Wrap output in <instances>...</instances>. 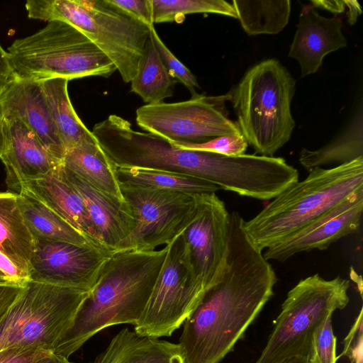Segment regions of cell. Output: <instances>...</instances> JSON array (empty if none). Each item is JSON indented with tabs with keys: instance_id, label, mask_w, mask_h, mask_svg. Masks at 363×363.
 Returning a JSON list of instances; mask_svg holds the SVG:
<instances>
[{
	"instance_id": "d6a6232c",
	"label": "cell",
	"mask_w": 363,
	"mask_h": 363,
	"mask_svg": "<svg viewBox=\"0 0 363 363\" xmlns=\"http://www.w3.org/2000/svg\"><path fill=\"white\" fill-rule=\"evenodd\" d=\"M108 1L148 28L154 26L151 0H108Z\"/></svg>"
},
{
	"instance_id": "f6af8a7d",
	"label": "cell",
	"mask_w": 363,
	"mask_h": 363,
	"mask_svg": "<svg viewBox=\"0 0 363 363\" xmlns=\"http://www.w3.org/2000/svg\"><path fill=\"white\" fill-rule=\"evenodd\" d=\"M6 84H7L6 82H4L0 80V93L1 92L3 89L5 87Z\"/></svg>"
},
{
	"instance_id": "6da1fadb",
	"label": "cell",
	"mask_w": 363,
	"mask_h": 363,
	"mask_svg": "<svg viewBox=\"0 0 363 363\" xmlns=\"http://www.w3.org/2000/svg\"><path fill=\"white\" fill-rule=\"evenodd\" d=\"M244 219L230 213L226 262L183 325L179 342L184 363H219L241 339L274 294L276 273L247 239Z\"/></svg>"
},
{
	"instance_id": "836d02e7",
	"label": "cell",
	"mask_w": 363,
	"mask_h": 363,
	"mask_svg": "<svg viewBox=\"0 0 363 363\" xmlns=\"http://www.w3.org/2000/svg\"><path fill=\"white\" fill-rule=\"evenodd\" d=\"M343 355L351 363H362V308L344 340V350L340 357Z\"/></svg>"
},
{
	"instance_id": "ee69618b",
	"label": "cell",
	"mask_w": 363,
	"mask_h": 363,
	"mask_svg": "<svg viewBox=\"0 0 363 363\" xmlns=\"http://www.w3.org/2000/svg\"><path fill=\"white\" fill-rule=\"evenodd\" d=\"M0 284H16L0 271Z\"/></svg>"
},
{
	"instance_id": "3957f363",
	"label": "cell",
	"mask_w": 363,
	"mask_h": 363,
	"mask_svg": "<svg viewBox=\"0 0 363 363\" xmlns=\"http://www.w3.org/2000/svg\"><path fill=\"white\" fill-rule=\"evenodd\" d=\"M363 189V157L330 169L316 167L244 220L249 241L262 251L301 229L355 191Z\"/></svg>"
},
{
	"instance_id": "f546056e",
	"label": "cell",
	"mask_w": 363,
	"mask_h": 363,
	"mask_svg": "<svg viewBox=\"0 0 363 363\" xmlns=\"http://www.w3.org/2000/svg\"><path fill=\"white\" fill-rule=\"evenodd\" d=\"M150 38L164 67L176 81L184 85L191 96L196 95V88H200L194 74L169 50L158 35L155 27L150 28Z\"/></svg>"
},
{
	"instance_id": "7c38bea8",
	"label": "cell",
	"mask_w": 363,
	"mask_h": 363,
	"mask_svg": "<svg viewBox=\"0 0 363 363\" xmlns=\"http://www.w3.org/2000/svg\"><path fill=\"white\" fill-rule=\"evenodd\" d=\"M113 253L92 245L35 239L29 280L90 292Z\"/></svg>"
},
{
	"instance_id": "d4e9b609",
	"label": "cell",
	"mask_w": 363,
	"mask_h": 363,
	"mask_svg": "<svg viewBox=\"0 0 363 363\" xmlns=\"http://www.w3.org/2000/svg\"><path fill=\"white\" fill-rule=\"evenodd\" d=\"M359 109L347 126L337 137L317 150L303 148L299 163L308 172L333 163L342 164L363 157V111Z\"/></svg>"
},
{
	"instance_id": "484cf974",
	"label": "cell",
	"mask_w": 363,
	"mask_h": 363,
	"mask_svg": "<svg viewBox=\"0 0 363 363\" xmlns=\"http://www.w3.org/2000/svg\"><path fill=\"white\" fill-rule=\"evenodd\" d=\"M119 182L143 187L189 194L216 193L220 189L206 180L172 171L140 167H115Z\"/></svg>"
},
{
	"instance_id": "8992f818",
	"label": "cell",
	"mask_w": 363,
	"mask_h": 363,
	"mask_svg": "<svg viewBox=\"0 0 363 363\" xmlns=\"http://www.w3.org/2000/svg\"><path fill=\"white\" fill-rule=\"evenodd\" d=\"M8 53L16 76L36 82L108 77L116 70L85 35L60 21H48L33 34L16 39L8 48Z\"/></svg>"
},
{
	"instance_id": "7a4b0ae2",
	"label": "cell",
	"mask_w": 363,
	"mask_h": 363,
	"mask_svg": "<svg viewBox=\"0 0 363 363\" xmlns=\"http://www.w3.org/2000/svg\"><path fill=\"white\" fill-rule=\"evenodd\" d=\"M168 246L150 252L117 251L52 353L69 357L103 329L138 323L164 261Z\"/></svg>"
},
{
	"instance_id": "603a6c76",
	"label": "cell",
	"mask_w": 363,
	"mask_h": 363,
	"mask_svg": "<svg viewBox=\"0 0 363 363\" xmlns=\"http://www.w3.org/2000/svg\"><path fill=\"white\" fill-rule=\"evenodd\" d=\"M40 82L65 152L84 143H98L72 105L68 80L55 78Z\"/></svg>"
},
{
	"instance_id": "5b68a950",
	"label": "cell",
	"mask_w": 363,
	"mask_h": 363,
	"mask_svg": "<svg viewBox=\"0 0 363 363\" xmlns=\"http://www.w3.org/2000/svg\"><path fill=\"white\" fill-rule=\"evenodd\" d=\"M25 6L29 18L60 21L81 31L114 64L125 83L135 76L150 28L108 0H29Z\"/></svg>"
},
{
	"instance_id": "7bdbcfd3",
	"label": "cell",
	"mask_w": 363,
	"mask_h": 363,
	"mask_svg": "<svg viewBox=\"0 0 363 363\" xmlns=\"http://www.w3.org/2000/svg\"><path fill=\"white\" fill-rule=\"evenodd\" d=\"M2 114L0 109V158L3 150V137H2Z\"/></svg>"
},
{
	"instance_id": "30bf717a",
	"label": "cell",
	"mask_w": 363,
	"mask_h": 363,
	"mask_svg": "<svg viewBox=\"0 0 363 363\" xmlns=\"http://www.w3.org/2000/svg\"><path fill=\"white\" fill-rule=\"evenodd\" d=\"M230 91L216 96L197 94L187 101L145 104L136 111V123L147 133L172 145L200 144L216 138L240 135L228 117Z\"/></svg>"
},
{
	"instance_id": "277c9868",
	"label": "cell",
	"mask_w": 363,
	"mask_h": 363,
	"mask_svg": "<svg viewBox=\"0 0 363 363\" xmlns=\"http://www.w3.org/2000/svg\"><path fill=\"white\" fill-rule=\"evenodd\" d=\"M296 81L276 59L250 67L232 88L230 101L241 134L255 154L274 157L295 128L291 104Z\"/></svg>"
},
{
	"instance_id": "60d3db41",
	"label": "cell",
	"mask_w": 363,
	"mask_h": 363,
	"mask_svg": "<svg viewBox=\"0 0 363 363\" xmlns=\"http://www.w3.org/2000/svg\"><path fill=\"white\" fill-rule=\"evenodd\" d=\"M35 363H73L65 357L51 353L50 354L43 357Z\"/></svg>"
},
{
	"instance_id": "8d00e7d4",
	"label": "cell",
	"mask_w": 363,
	"mask_h": 363,
	"mask_svg": "<svg viewBox=\"0 0 363 363\" xmlns=\"http://www.w3.org/2000/svg\"><path fill=\"white\" fill-rule=\"evenodd\" d=\"M24 286L18 284H0V319L16 301Z\"/></svg>"
},
{
	"instance_id": "e575fe53",
	"label": "cell",
	"mask_w": 363,
	"mask_h": 363,
	"mask_svg": "<svg viewBox=\"0 0 363 363\" xmlns=\"http://www.w3.org/2000/svg\"><path fill=\"white\" fill-rule=\"evenodd\" d=\"M52 352L33 347H11L0 350V363H35Z\"/></svg>"
},
{
	"instance_id": "cb8c5ba5",
	"label": "cell",
	"mask_w": 363,
	"mask_h": 363,
	"mask_svg": "<svg viewBox=\"0 0 363 363\" xmlns=\"http://www.w3.org/2000/svg\"><path fill=\"white\" fill-rule=\"evenodd\" d=\"M17 203L33 240L95 246L60 215L30 195L17 194Z\"/></svg>"
},
{
	"instance_id": "ab89813d",
	"label": "cell",
	"mask_w": 363,
	"mask_h": 363,
	"mask_svg": "<svg viewBox=\"0 0 363 363\" xmlns=\"http://www.w3.org/2000/svg\"><path fill=\"white\" fill-rule=\"evenodd\" d=\"M345 5L348 9L347 13L348 18V22L350 25H353L356 23L358 16L362 13V9L359 4L357 1H348L345 0Z\"/></svg>"
},
{
	"instance_id": "4316f807",
	"label": "cell",
	"mask_w": 363,
	"mask_h": 363,
	"mask_svg": "<svg viewBox=\"0 0 363 363\" xmlns=\"http://www.w3.org/2000/svg\"><path fill=\"white\" fill-rule=\"evenodd\" d=\"M232 5L242 28L250 35L279 33L291 13L289 0H233Z\"/></svg>"
},
{
	"instance_id": "74e56055",
	"label": "cell",
	"mask_w": 363,
	"mask_h": 363,
	"mask_svg": "<svg viewBox=\"0 0 363 363\" xmlns=\"http://www.w3.org/2000/svg\"><path fill=\"white\" fill-rule=\"evenodd\" d=\"M16 77L12 68L8 52L0 45V80L9 82Z\"/></svg>"
},
{
	"instance_id": "7402d4cb",
	"label": "cell",
	"mask_w": 363,
	"mask_h": 363,
	"mask_svg": "<svg viewBox=\"0 0 363 363\" xmlns=\"http://www.w3.org/2000/svg\"><path fill=\"white\" fill-rule=\"evenodd\" d=\"M62 164L101 192L125 201L115 166L98 143H84L65 152Z\"/></svg>"
},
{
	"instance_id": "9a60e30c",
	"label": "cell",
	"mask_w": 363,
	"mask_h": 363,
	"mask_svg": "<svg viewBox=\"0 0 363 363\" xmlns=\"http://www.w3.org/2000/svg\"><path fill=\"white\" fill-rule=\"evenodd\" d=\"M3 117L18 118L37 137L46 150L62 163L65 149L52 120L40 82L18 78L0 93Z\"/></svg>"
},
{
	"instance_id": "83f0119b",
	"label": "cell",
	"mask_w": 363,
	"mask_h": 363,
	"mask_svg": "<svg viewBox=\"0 0 363 363\" xmlns=\"http://www.w3.org/2000/svg\"><path fill=\"white\" fill-rule=\"evenodd\" d=\"M130 82L131 91L140 96L147 104L163 102L174 94L177 81L164 67L150 36L138 72Z\"/></svg>"
},
{
	"instance_id": "ba28073f",
	"label": "cell",
	"mask_w": 363,
	"mask_h": 363,
	"mask_svg": "<svg viewBox=\"0 0 363 363\" xmlns=\"http://www.w3.org/2000/svg\"><path fill=\"white\" fill-rule=\"evenodd\" d=\"M89 293L28 281L0 319V350L33 347L52 352Z\"/></svg>"
},
{
	"instance_id": "b9f144b4",
	"label": "cell",
	"mask_w": 363,
	"mask_h": 363,
	"mask_svg": "<svg viewBox=\"0 0 363 363\" xmlns=\"http://www.w3.org/2000/svg\"><path fill=\"white\" fill-rule=\"evenodd\" d=\"M279 363H310L309 358L295 356L286 358Z\"/></svg>"
},
{
	"instance_id": "ffe728a7",
	"label": "cell",
	"mask_w": 363,
	"mask_h": 363,
	"mask_svg": "<svg viewBox=\"0 0 363 363\" xmlns=\"http://www.w3.org/2000/svg\"><path fill=\"white\" fill-rule=\"evenodd\" d=\"M89 363H184L179 344L142 336L128 328L119 331L106 349Z\"/></svg>"
},
{
	"instance_id": "ac0fdd59",
	"label": "cell",
	"mask_w": 363,
	"mask_h": 363,
	"mask_svg": "<svg viewBox=\"0 0 363 363\" xmlns=\"http://www.w3.org/2000/svg\"><path fill=\"white\" fill-rule=\"evenodd\" d=\"M59 171L80 196L103 244L115 252L134 227L129 204L126 201H121L96 189L62 163L59 166Z\"/></svg>"
},
{
	"instance_id": "1f68e13d",
	"label": "cell",
	"mask_w": 363,
	"mask_h": 363,
	"mask_svg": "<svg viewBox=\"0 0 363 363\" xmlns=\"http://www.w3.org/2000/svg\"><path fill=\"white\" fill-rule=\"evenodd\" d=\"M174 145L184 150L208 152L227 156H236L245 154L248 143L244 136L240 134L220 136L200 144Z\"/></svg>"
},
{
	"instance_id": "f35d334b",
	"label": "cell",
	"mask_w": 363,
	"mask_h": 363,
	"mask_svg": "<svg viewBox=\"0 0 363 363\" xmlns=\"http://www.w3.org/2000/svg\"><path fill=\"white\" fill-rule=\"evenodd\" d=\"M311 5L314 8L325 9L334 13H342L345 9L344 1L340 0L311 1Z\"/></svg>"
},
{
	"instance_id": "9c48e42d",
	"label": "cell",
	"mask_w": 363,
	"mask_h": 363,
	"mask_svg": "<svg viewBox=\"0 0 363 363\" xmlns=\"http://www.w3.org/2000/svg\"><path fill=\"white\" fill-rule=\"evenodd\" d=\"M167 246L147 306L134 326V331L142 336H171L184 323L205 291L194 272L182 233Z\"/></svg>"
},
{
	"instance_id": "4dcf8cb0",
	"label": "cell",
	"mask_w": 363,
	"mask_h": 363,
	"mask_svg": "<svg viewBox=\"0 0 363 363\" xmlns=\"http://www.w3.org/2000/svg\"><path fill=\"white\" fill-rule=\"evenodd\" d=\"M336 341L329 316L313 334L310 363H336Z\"/></svg>"
},
{
	"instance_id": "44dd1931",
	"label": "cell",
	"mask_w": 363,
	"mask_h": 363,
	"mask_svg": "<svg viewBox=\"0 0 363 363\" xmlns=\"http://www.w3.org/2000/svg\"><path fill=\"white\" fill-rule=\"evenodd\" d=\"M34 240L17 203V194L0 191V252L28 277Z\"/></svg>"
},
{
	"instance_id": "52a82bcc",
	"label": "cell",
	"mask_w": 363,
	"mask_h": 363,
	"mask_svg": "<svg viewBox=\"0 0 363 363\" xmlns=\"http://www.w3.org/2000/svg\"><path fill=\"white\" fill-rule=\"evenodd\" d=\"M350 281L318 274L300 280L287 294L267 345L255 363H279L295 356L309 358L313 337L336 310L350 301Z\"/></svg>"
},
{
	"instance_id": "e0dca14e",
	"label": "cell",
	"mask_w": 363,
	"mask_h": 363,
	"mask_svg": "<svg viewBox=\"0 0 363 363\" xmlns=\"http://www.w3.org/2000/svg\"><path fill=\"white\" fill-rule=\"evenodd\" d=\"M340 18H326L311 5L304 6L291 44L289 57L298 61L301 77L315 74L329 53L347 46Z\"/></svg>"
},
{
	"instance_id": "5bb4252c",
	"label": "cell",
	"mask_w": 363,
	"mask_h": 363,
	"mask_svg": "<svg viewBox=\"0 0 363 363\" xmlns=\"http://www.w3.org/2000/svg\"><path fill=\"white\" fill-rule=\"evenodd\" d=\"M362 211L363 189H360L267 248L263 256L268 261L284 262L301 252L325 250L338 240L358 231Z\"/></svg>"
},
{
	"instance_id": "f1b7e54d",
	"label": "cell",
	"mask_w": 363,
	"mask_h": 363,
	"mask_svg": "<svg viewBox=\"0 0 363 363\" xmlns=\"http://www.w3.org/2000/svg\"><path fill=\"white\" fill-rule=\"evenodd\" d=\"M154 23H182L191 13H212L237 18L232 4L224 0H151Z\"/></svg>"
},
{
	"instance_id": "d590c367",
	"label": "cell",
	"mask_w": 363,
	"mask_h": 363,
	"mask_svg": "<svg viewBox=\"0 0 363 363\" xmlns=\"http://www.w3.org/2000/svg\"><path fill=\"white\" fill-rule=\"evenodd\" d=\"M0 271L13 283L24 286L29 280L28 275L17 267L0 252Z\"/></svg>"
},
{
	"instance_id": "d6986e66",
	"label": "cell",
	"mask_w": 363,
	"mask_h": 363,
	"mask_svg": "<svg viewBox=\"0 0 363 363\" xmlns=\"http://www.w3.org/2000/svg\"><path fill=\"white\" fill-rule=\"evenodd\" d=\"M13 191L23 192L38 200L67 220L94 245L108 250L103 244L82 199L62 177L59 167L44 177L19 184Z\"/></svg>"
},
{
	"instance_id": "4fadbf2b",
	"label": "cell",
	"mask_w": 363,
	"mask_h": 363,
	"mask_svg": "<svg viewBox=\"0 0 363 363\" xmlns=\"http://www.w3.org/2000/svg\"><path fill=\"white\" fill-rule=\"evenodd\" d=\"M196 214L182 233L194 272L205 291L223 272L229 238L230 213L216 193L198 194Z\"/></svg>"
},
{
	"instance_id": "2e32d148",
	"label": "cell",
	"mask_w": 363,
	"mask_h": 363,
	"mask_svg": "<svg viewBox=\"0 0 363 363\" xmlns=\"http://www.w3.org/2000/svg\"><path fill=\"white\" fill-rule=\"evenodd\" d=\"M2 137L0 159L5 165L9 190L13 191L22 182L45 177L62 164L18 118L3 117Z\"/></svg>"
},
{
	"instance_id": "8fae6325",
	"label": "cell",
	"mask_w": 363,
	"mask_h": 363,
	"mask_svg": "<svg viewBox=\"0 0 363 363\" xmlns=\"http://www.w3.org/2000/svg\"><path fill=\"white\" fill-rule=\"evenodd\" d=\"M119 183L122 194L131 208L134 227L116 252H150L165 246L184 232L196 214L198 194Z\"/></svg>"
}]
</instances>
